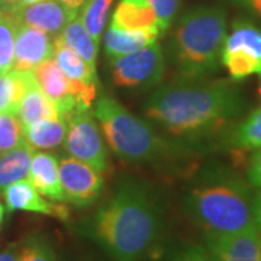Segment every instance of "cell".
Listing matches in <instances>:
<instances>
[{
	"mask_svg": "<svg viewBox=\"0 0 261 261\" xmlns=\"http://www.w3.org/2000/svg\"><path fill=\"white\" fill-rule=\"evenodd\" d=\"M247 181L250 183V186L261 190V148L255 149L248 160Z\"/></svg>",
	"mask_w": 261,
	"mask_h": 261,
	"instance_id": "obj_31",
	"label": "cell"
},
{
	"mask_svg": "<svg viewBox=\"0 0 261 261\" xmlns=\"http://www.w3.org/2000/svg\"><path fill=\"white\" fill-rule=\"evenodd\" d=\"M58 174L64 202L74 206L84 207L92 205L102 192V173L74 157L61 160L58 164Z\"/></svg>",
	"mask_w": 261,
	"mask_h": 261,
	"instance_id": "obj_10",
	"label": "cell"
},
{
	"mask_svg": "<svg viewBox=\"0 0 261 261\" xmlns=\"http://www.w3.org/2000/svg\"><path fill=\"white\" fill-rule=\"evenodd\" d=\"M252 212H254V222L261 232V190L254 196L252 200Z\"/></svg>",
	"mask_w": 261,
	"mask_h": 261,
	"instance_id": "obj_34",
	"label": "cell"
},
{
	"mask_svg": "<svg viewBox=\"0 0 261 261\" xmlns=\"http://www.w3.org/2000/svg\"><path fill=\"white\" fill-rule=\"evenodd\" d=\"M32 155L34 149L25 141L16 148L0 154V193L12 183L28 177Z\"/></svg>",
	"mask_w": 261,
	"mask_h": 261,
	"instance_id": "obj_21",
	"label": "cell"
},
{
	"mask_svg": "<svg viewBox=\"0 0 261 261\" xmlns=\"http://www.w3.org/2000/svg\"><path fill=\"white\" fill-rule=\"evenodd\" d=\"M3 197H5L6 207L10 212L25 211V212L53 216L61 221H67L70 216V211L63 202L45 200L44 196L41 195L27 178L15 181L6 187L3 192Z\"/></svg>",
	"mask_w": 261,
	"mask_h": 261,
	"instance_id": "obj_13",
	"label": "cell"
},
{
	"mask_svg": "<svg viewBox=\"0 0 261 261\" xmlns=\"http://www.w3.org/2000/svg\"><path fill=\"white\" fill-rule=\"evenodd\" d=\"M163 75L164 57L157 42L112 58L113 83L119 87L147 89L159 84Z\"/></svg>",
	"mask_w": 261,
	"mask_h": 261,
	"instance_id": "obj_9",
	"label": "cell"
},
{
	"mask_svg": "<svg viewBox=\"0 0 261 261\" xmlns=\"http://www.w3.org/2000/svg\"><path fill=\"white\" fill-rule=\"evenodd\" d=\"M96 118L109 147L122 159L147 161L159 159L167 151L166 141L112 96L103 94L97 99Z\"/></svg>",
	"mask_w": 261,
	"mask_h": 261,
	"instance_id": "obj_5",
	"label": "cell"
},
{
	"mask_svg": "<svg viewBox=\"0 0 261 261\" xmlns=\"http://www.w3.org/2000/svg\"><path fill=\"white\" fill-rule=\"evenodd\" d=\"M54 57V39L44 31L18 25L15 38L13 68L32 71L38 64Z\"/></svg>",
	"mask_w": 261,
	"mask_h": 261,
	"instance_id": "obj_14",
	"label": "cell"
},
{
	"mask_svg": "<svg viewBox=\"0 0 261 261\" xmlns=\"http://www.w3.org/2000/svg\"><path fill=\"white\" fill-rule=\"evenodd\" d=\"M160 37L157 31H125L111 25L105 34V51L106 56L116 58L154 44Z\"/></svg>",
	"mask_w": 261,
	"mask_h": 261,
	"instance_id": "obj_17",
	"label": "cell"
},
{
	"mask_svg": "<svg viewBox=\"0 0 261 261\" xmlns=\"http://www.w3.org/2000/svg\"><path fill=\"white\" fill-rule=\"evenodd\" d=\"M260 261H261V257H260Z\"/></svg>",
	"mask_w": 261,
	"mask_h": 261,
	"instance_id": "obj_41",
	"label": "cell"
},
{
	"mask_svg": "<svg viewBox=\"0 0 261 261\" xmlns=\"http://www.w3.org/2000/svg\"><path fill=\"white\" fill-rule=\"evenodd\" d=\"M18 23L9 13H0V73L13 68L15 38Z\"/></svg>",
	"mask_w": 261,
	"mask_h": 261,
	"instance_id": "obj_26",
	"label": "cell"
},
{
	"mask_svg": "<svg viewBox=\"0 0 261 261\" xmlns=\"http://www.w3.org/2000/svg\"><path fill=\"white\" fill-rule=\"evenodd\" d=\"M207 250L216 261H260L261 232L257 225L233 233H207Z\"/></svg>",
	"mask_w": 261,
	"mask_h": 261,
	"instance_id": "obj_11",
	"label": "cell"
},
{
	"mask_svg": "<svg viewBox=\"0 0 261 261\" xmlns=\"http://www.w3.org/2000/svg\"><path fill=\"white\" fill-rule=\"evenodd\" d=\"M29 181L38 192L56 202H64V195L58 174V160L54 154L38 151L32 155Z\"/></svg>",
	"mask_w": 261,
	"mask_h": 261,
	"instance_id": "obj_15",
	"label": "cell"
},
{
	"mask_svg": "<svg viewBox=\"0 0 261 261\" xmlns=\"http://www.w3.org/2000/svg\"><path fill=\"white\" fill-rule=\"evenodd\" d=\"M65 135L67 122L63 118L35 122L23 128V141L32 149L56 148L64 142Z\"/></svg>",
	"mask_w": 261,
	"mask_h": 261,
	"instance_id": "obj_20",
	"label": "cell"
},
{
	"mask_svg": "<svg viewBox=\"0 0 261 261\" xmlns=\"http://www.w3.org/2000/svg\"><path fill=\"white\" fill-rule=\"evenodd\" d=\"M19 261H57V254L48 237L34 233L20 243Z\"/></svg>",
	"mask_w": 261,
	"mask_h": 261,
	"instance_id": "obj_27",
	"label": "cell"
},
{
	"mask_svg": "<svg viewBox=\"0 0 261 261\" xmlns=\"http://www.w3.org/2000/svg\"><path fill=\"white\" fill-rule=\"evenodd\" d=\"M18 0H0V10L3 13H12L16 9Z\"/></svg>",
	"mask_w": 261,
	"mask_h": 261,
	"instance_id": "obj_36",
	"label": "cell"
},
{
	"mask_svg": "<svg viewBox=\"0 0 261 261\" xmlns=\"http://www.w3.org/2000/svg\"><path fill=\"white\" fill-rule=\"evenodd\" d=\"M20 243H12L0 251V261H19Z\"/></svg>",
	"mask_w": 261,
	"mask_h": 261,
	"instance_id": "obj_33",
	"label": "cell"
},
{
	"mask_svg": "<svg viewBox=\"0 0 261 261\" xmlns=\"http://www.w3.org/2000/svg\"><path fill=\"white\" fill-rule=\"evenodd\" d=\"M233 144L244 149L261 148V106L247 115L233 132Z\"/></svg>",
	"mask_w": 261,
	"mask_h": 261,
	"instance_id": "obj_25",
	"label": "cell"
},
{
	"mask_svg": "<svg viewBox=\"0 0 261 261\" xmlns=\"http://www.w3.org/2000/svg\"><path fill=\"white\" fill-rule=\"evenodd\" d=\"M113 0H87L83 6L82 20L90 37L99 44L102 38L103 29L112 8Z\"/></svg>",
	"mask_w": 261,
	"mask_h": 261,
	"instance_id": "obj_24",
	"label": "cell"
},
{
	"mask_svg": "<svg viewBox=\"0 0 261 261\" xmlns=\"http://www.w3.org/2000/svg\"><path fill=\"white\" fill-rule=\"evenodd\" d=\"M148 3L155 13L161 34H164L174 20L176 12L180 6V0H148Z\"/></svg>",
	"mask_w": 261,
	"mask_h": 261,
	"instance_id": "obj_29",
	"label": "cell"
},
{
	"mask_svg": "<svg viewBox=\"0 0 261 261\" xmlns=\"http://www.w3.org/2000/svg\"><path fill=\"white\" fill-rule=\"evenodd\" d=\"M79 12L65 8L57 0H44L27 8L15 10L9 15L16 20L18 25H27L31 28L44 31L51 38L61 35L65 25L77 16Z\"/></svg>",
	"mask_w": 261,
	"mask_h": 261,
	"instance_id": "obj_12",
	"label": "cell"
},
{
	"mask_svg": "<svg viewBox=\"0 0 261 261\" xmlns=\"http://www.w3.org/2000/svg\"><path fill=\"white\" fill-rule=\"evenodd\" d=\"M221 64L233 82L261 77V28L250 20H235L232 32L225 38Z\"/></svg>",
	"mask_w": 261,
	"mask_h": 261,
	"instance_id": "obj_7",
	"label": "cell"
},
{
	"mask_svg": "<svg viewBox=\"0 0 261 261\" xmlns=\"http://www.w3.org/2000/svg\"><path fill=\"white\" fill-rule=\"evenodd\" d=\"M250 183L228 170L212 171L187 197L189 214L207 233H233L254 222Z\"/></svg>",
	"mask_w": 261,
	"mask_h": 261,
	"instance_id": "obj_3",
	"label": "cell"
},
{
	"mask_svg": "<svg viewBox=\"0 0 261 261\" xmlns=\"http://www.w3.org/2000/svg\"><path fill=\"white\" fill-rule=\"evenodd\" d=\"M243 111V93L232 79H183L152 94L145 115L177 137H205L224 129Z\"/></svg>",
	"mask_w": 261,
	"mask_h": 261,
	"instance_id": "obj_1",
	"label": "cell"
},
{
	"mask_svg": "<svg viewBox=\"0 0 261 261\" xmlns=\"http://www.w3.org/2000/svg\"><path fill=\"white\" fill-rule=\"evenodd\" d=\"M5 212H6L5 206L0 203V226H2V222H3V218H5Z\"/></svg>",
	"mask_w": 261,
	"mask_h": 261,
	"instance_id": "obj_38",
	"label": "cell"
},
{
	"mask_svg": "<svg viewBox=\"0 0 261 261\" xmlns=\"http://www.w3.org/2000/svg\"><path fill=\"white\" fill-rule=\"evenodd\" d=\"M233 3L247 10L254 18L261 20V0H232Z\"/></svg>",
	"mask_w": 261,
	"mask_h": 261,
	"instance_id": "obj_32",
	"label": "cell"
},
{
	"mask_svg": "<svg viewBox=\"0 0 261 261\" xmlns=\"http://www.w3.org/2000/svg\"><path fill=\"white\" fill-rule=\"evenodd\" d=\"M54 58L57 65L68 79L82 83H97L96 67L89 64L74 49L67 47L60 38L54 39Z\"/></svg>",
	"mask_w": 261,
	"mask_h": 261,
	"instance_id": "obj_22",
	"label": "cell"
},
{
	"mask_svg": "<svg viewBox=\"0 0 261 261\" xmlns=\"http://www.w3.org/2000/svg\"><path fill=\"white\" fill-rule=\"evenodd\" d=\"M226 38V12L197 6L180 18L174 32V56L183 79H206L218 71Z\"/></svg>",
	"mask_w": 261,
	"mask_h": 261,
	"instance_id": "obj_4",
	"label": "cell"
},
{
	"mask_svg": "<svg viewBox=\"0 0 261 261\" xmlns=\"http://www.w3.org/2000/svg\"><path fill=\"white\" fill-rule=\"evenodd\" d=\"M171 261H216L212 252L200 245H190L178 251Z\"/></svg>",
	"mask_w": 261,
	"mask_h": 261,
	"instance_id": "obj_30",
	"label": "cell"
},
{
	"mask_svg": "<svg viewBox=\"0 0 261 261\" xmlns=\"http://www.w3.org/2000/svg\"><path fill=\"white\" fill-rule=\"evenodd\" d=\"M23 144V126L18 113H0V154Z\"/></svg>",
	"mask_w": 261,
	"mask_h": 261,
	"instance_id": "obj_28",
	"label": "cell"
},
{
	"mask_svg": "<svg viewBox=\"0 0 261 261\" xmlns=\"http://www.w3.org/2000/svg\"><path fill=\"white\" fill-rule=\"evenodd\" d=\"M60 39L64 42L67 47L74 49L79 56L83 60H86L90 65L96 67V60H97V49L99 44L90 37V34L87 32V29L84 27L82 18L75 16L71 19L65 28L63 29Z\"/></svg>",
	"mask_w": 261,
	"mask_h": 261,
	"instance_id": "obj_23",
	"label": "cell"
},
{
	"mask_svg": "<svg viewBox=\"0 0 261 261\" xmlns=\"http://www.w3.org/2000/svg\"><path fill=\"white\" fill-rule=\"evenodd\" d=\"M18 116L22 126L25 128L35 122L57 119L60 118V113L56 103L39 89L38 84H35L23 96L22 102L19 105Z\"/></svg>",
	"mask_w": 261,
	"mask_h": 261,
	"instance_id": "obj_19",
	"label": "cell"
},
{
	"mask_svg": "<svg viewBox=\"0 0 261 261\" xmlns=\"http://www.w3.org/2000/svg\"><path fill=\"white\" fill-rule=\"evenodd\" d=\"M35 84L32 71L12 68L0 73V113H18L23 96Z\"/></svg>",
	"mask_w": 261,
	"mask_h": 261,
	"instance_id": "obj_18",
	"label": "cell"
},
{
	"mask_svg": "<svg viewBox=\"0 0 261 261\" xmlns=\"http://www.w3.org/2000/svg\"><path fill=\"white\" fill-rule=\"evenodd\" d=\"M159 209L145 190L125 185L96 212L93 235L113 261H141L157 243Z\"/></svg>",
	"mask_w": 261,
	"mask_h": 261,
	"instance_id": "obj_2",
	"label": "cell"
},
{
	"mask_svg": "<svg viewBox=\"0 0 261 261\" xmlns=\"http://www.w3.org/2000/svg\"><path fill=\"white\" fill-rule=\"evenodd\" d=\"M258 96H260V99H261V77H260V84H258Z\"/></svg>",
	"mask_w": 261,
	"mask_h": 261,
	"instance_id": "obj_39",
	"label": "cell"
},
{
	"mask_svg": "<svg viewBox=\"0 0 261 261\" xmlns=\"http://www.w3.org/2000/svg\"><path fill=\"white\" fill-rule=\"evenodd\" d=\"M57 2H60L61 5H64L65 8H68V9L79 12V9L83 8L87 0H57Z\"/></svg>",
	"mask_w": 261,
	"mask_h": 261,
	"instance_id": "obj_35",
	"label": "cell"
},
{
	"mask_svg": "<svg viewBox=\"0 0 261 261\" xmlns=\"http://www.w3.org/2000/svg\"><path fill=\"white\" fill-rule=\"evenodd\" d=\"M0 13H2V10H0Z\"/></svg>",
	"mask_w": 261,
	"mask_h": 261,
	"instance_id": "obj_40",
	"label": "cell"
},
{
	"mask_svg": "<svg viewBox=\"0 0 261 261\" xmlns=\"http://www.w3.org/2000/svg\"><path fill=\"white\" fill-rule=\"evenodd\" d=\"M32 74L39 89L56 103L63 119L79 109H90L96 99L97 83H82L68 79L53 58L38 64Z\"/></svg>",
	"mask_w": 261,
	"mask_h": 261,
	"instance_id": "obj_6",
	"label": "cell"
},
{
	"mask_svg": "<svg viewBox=\"0 0 261 261\" xmlns=\"http://www.w3.org/2000/svg\"><path fill=\"white\" fill-rule=\"evenodd\" d=\"M112 27L125 31H157L161 34L148 0H121L112 16Z\"/></svg>",
	"mask_w": 261,
	"mask_h": 261,
	"instance_id": "obj_16",
	"label": "cell"
},
{
	"mask_svg": "<svg viewBox=\"0 0 261 261\" xmlns=\"http://www.w3.org/2000/svg\"><path fill=\"white\" fill-rule=\"evenodd\" d=\"M67 122L65 149L71 157L105 173L109 168L108 149L90 109H79L64 119Z\"/></svg>",
	"mask_w": 261,
	"mask_h": 261,
	"instance_id": "obj_8",
	"label": "cell"
},
{
	"mask_svg": "<svg viewBox=\"0 0 261 261\" xmlns=\"http://www.w3.org/2000/svg\"><path fill=\"white\" fill-rule=\"evenodd\" d=\"M39 2H44V0H18V5H16V9L15 10L27 8V6H31V5H35V3H39Z\"/></svg>",
	"mask_w": 261,
	"mask_h": 261,
	"instance_id": "obj_37",
	"label": "cell"
}]
</instances>
